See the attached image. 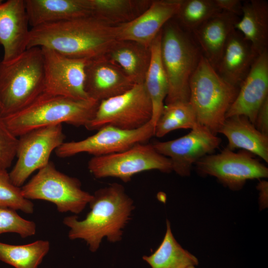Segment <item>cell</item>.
<instances>
[{
  "label": "cell",
  "mask_w": 268,
  "mask_h": 268,
  "mask_svg": "<svg viewBox=\"0 0 268 268\" xmlns=\"http://www.w3.org/2000/svg\"><path fill=\"white\" fill-rule=\"evenodd\" d=\"M117 25L88 16L31 28L27 48L54 50L68 57L92 59L105 55L117 40Z\"/></svg>",
  "instance_id": "cell-1"
},
{
  "label": "cell",
  "mask_w": 268,
  "mask_h": 268,
  "mask_svg": "<svg viewBox=\"0 0 268 268\" xmlns=\"http://www.w3.org/2000/svg\"><path fill=\"white\" fill-rule=\"evenodd\" d=\"M88 204L90 210L83 219L76 215L64 218L69 239L84 240L92 252L98 250L104 238L111 243L120 241L134 209L123 186L114 183L96 190Z\"/></svg>",
  "instance_id": "cell-2"
},
{
  "label": "cell",
  "mask_w": 268,
  "mask_h": 268,
  "mask_svg": "<svg viewBox=\"0 0 268 268\" xmlns=\"http://www.w3.org/2000/svg\"><path fill=\"white\" fill-rule=\"evenodd\" d=\"M99 104L91 98L76 100L43 92L24 108L2 118L18 137L35 129L63 123L85 127L93 118Z\"/></svg>",
  "instance_id": "cell-3"
},
{
  "label": "cell",
  "mask_w": 268,
  "mask_h": 268,
  "mask_svg": "<svg viewBox=\"0 0 268 268\" xmlns=\"http://www.w3.org/2000/svg\"><path fill=\"white\" fill-rule=\"evenodd\" d=\"M160 55L168 82L165 104L189 102L190 79L202 54L191 33L173 18L161 30Z\"/></svg>",
  "instance_id": "cell-4"
},
{
  "label": "cell",
  "mask_w": 268,
  "mask_h": 268,
  "mask_svg": "<svg viewBox=\"0 0 268 268\" xmlns=\"http://www.w3.org/2000/svg\"><path fill=\"white\" fill-rule=\"evenodd\" d=\"M41 47L27 49L8 63L0 61V115L5 117L24 108L44 92Z\"/></svg>",
  "instance_id": "cell-5"
},
{
  "label": "cell",
  "mask_w": 268,
  "mask_h": 268,
  "mask_svg": "<svg viewBox=\"0 0 268 268\" xmlns=\"http://www.w3.org/2000/svg\"><path fill=\"white\" fill-rule=\"evenodd\" d=\"M238 91L222 79L202 55L190 81L189 102L198 124L216 134Z\"/></svg>",
  "instance_id": "cell-6"
},
{
  "label": "cell",
  "mask_w": 268,
  "mask_h": 268,
  "mask_svg": "<svg viewBox=\"0 0 268 268\" xmlns=\"http://www.w3.org/2000/svg\"><path fill=\"white\" fill-rule=\"evenodd\" d=\"M21 191L27 200L46 201L55 204L60 212L76 214L84 209L92 198V194L81 188L78 179L61 172L50 161L23 185Z\"/></svg>",
  "instance_id": "cell-7"
},
{
  "label": "cell",
  "mask_w": 268,
  "mask_h": 268,
  "mask_svg": "<svg viewBox=\"0 0 268 268\" xmlns=\"http://www.w3.org/2000/svg\"><path fill=\"white\" fill-rule=\"evenodd\" d=\"M151 101L144 83L135 84L124 93L99 102L95 114L85 128L98 130L105 126L132 130L151 121Z\"/></svg>",
  "instance_id": "cell-8"
},
{
  "label": "cell",
  "mask_w": 268,
  "mask_h": 268,
  "mask_svg": "<svg viewBox=\"0 0 268 268\" xmlns=\"http://www.w3.org/2000/svg\"><path fill=\"white\" fill-rule=\"evenodd\" d=\"M90 173L97 179L113 177L124 183L139 173L156 170L172 171L170 160L158 153L152 144L139 143L124 151L93 156L88 162Z\"/></svg>",
  "instance_id": "cell-9"
},
{
  "label": "cell",
  "mask_w": 268,
  "mask_h": 268,
  "mask_svg": "<svg viewBox=\"0 0 268 268\" xmlns=\"http://www.w3.org/2000/svg\"><path fill=\"white\" fill-rule=\"evenodd\" d=\"M65 138L62 124L35 129L18 136L17 160L9 173L12 183L21 188L34 171L49 163L52 152Z\"/></svg>",
  "instance_id": "cell-10"
},
{
  "label": "cell",
  "mask_w": 268,
  "mask_h": 268,
  "mask_svg": "<svg viewBox=\"0 0 268 268\" xmlns=\"http://www.w3.org/2000/svg\"><path fill=\"white\" fill-rule=\"evenodd\" d=\"M254 155L245 150L235 152L226 148L219 153L205 156L196 164L202 175L214 177L230 190L237 191L248 180L268 177V167Z\"/></svg>",
  "instance_id": "cell-11"
},
{
  "label": "cell",
  "mask_w": 268,
  "mask_h": 268,
  "mask_svg": "<svg viewBox=\"0 0 268 268\" xmlns=\"http://www.w3.org/2000/svg\"><path fill=\"white\" fill-rule=\"evenodd\" d=\"M97 131L94 134L84 139L65 141L55 150L56 155L67 158L87 153L93 156H99L121 152L148 140L154 135L155 127L150 121L132 130L105 126Z\"/></svg>",
  "instance_id": "cell-12"
},
{
  "label": "cell",
  "mask_w": 268,
  "mask_h": 268,
  "mask_svg": "<svg viewBox=\"0 0 268 268\" xmlns=\"http://www.w3.org/2000/svg\"><path fill=\"white\" fill-rule=\"evenodd\" d=\"M41 48L44 92L76 100L89 99L84 89L85 67L88 60L70 58L50 49Z\"/></svg>",
  "instance_id": "cell-13"
},
{
  "label": "cell",
  "mask_w": 268,
  "mask_h": 268,
  "mask_svg": "<svg viewBox=\"0 0 268 268\" xmlns=\"http://www.w3.org/2000/svg\"><path fill=\"white\" fill-rule=\"evenodd\" d=\"M221 139L207 128L198 124L187 134L175 139L156 141L155 150L171 161L172 171L188 176L193 165L219 147Z\"/></svg>",
  "instance_id": "cell-14"
},
{
  "label": "cell",
  "mask_w": 268,
  "mask_h": 268,
  "mask_svg": "<svg viewBox=\"0 0 268 268\" xmlns=\"http://www.w3.org/2000/svg\"><path fill=\"white\" fill-rule=\"evenodd\" d=\"M182 0H152L141 14L118 26L117 40H130L150 47L164 26L177 14Z\"/></svg>",
  "instance_id": "cell-15"
},
{
  "label": "cell",
  "mask_w": 268,
  "mask_h": 268,
  "mask_svg": "<svg viewBox=\"0 0 268 268\" xmlns=\"http://www.w3.org/2000/svg\"><path fill=\"white\" fill-rule=\"evenodd\" d=\"M268 98V50L255 59L239 88L238 94L228 110L226 119L243 116L255 124L261 106Z\"/></svg>",
  "instance_id": "cell-16"
},
{
  "label": "cell",
  "mask_w": 268,
  "mask_h": 268,
  "mask_svg": "<svg viewBox=\"0 0 268 268\" xmlns=\"http://www.w3.org/2000/svg\"><path fill=\"white\" fill-rule=\"evenodd\" d=\"M134 85L122 69L105 55L86 63L84 89L89 98L100 102L122 94Z\"/></svg>",
  "instance_id": "cell-17"
},
{
  "label": "cell",
  "mask_w": 268,
  "mask_h": 268,
  "mask_svg": "<svg viewBox=\"0 0 268 268\" xmlns=\"http://www.w3.org/2000/svg\"><path fill=\"white\" fill-rule=\"evenodd\" d=\"M24 0H0V44L3 63L10 62L27 48L30 29Z\"/></svg>",
  "instance_id": "cell-18"
},
{
  "label": "cell",
  "mask_w": 268,
  "mask_h": 268,
  "mask_svg": "<svg viewBox=\"0 0 268 268\" xmlns=\"http://www.w3.org/2000/svg\"><path fill=\"white\" fill-rule=\"evenodd\" d=\"M239 18L221 11L191 33L202 55L215 69Z\"/></svg>",
  "instance_id": "cell-19"
},
{
  "label": "cell",
  "mask_w": 268,
  "mask_h": 268,
  "mask_svg": "<svg viewBox=\"0 0 268 268\" xmlns=\"http://www.w3.org/2000/svg\"><path fill=\"white\" fill-rule=\"evenodd\" d=\"M257 57L250 43L235 29L226 43L215 70L225 81L239 88Z\"/></svg>",
  "instance_id": "cell-20"
},
{
  "label": "cell",
  "mask_w": 268,
  "mask_h": 268,
  "mask_svg": "<svg viewBox=\"0 0 268 268\" xmlns=\"http://www.w3.org/2000/svg\"><path fill=\"white\" fill-rule=\"evenodd\" d=\"M31 28L91 16L88 0H24Z\"/></svg>",
  "instance_id": "cell-21"
},
{
  "label": "cell",
  "mask_w": 268,
  "mask_h": 268,
  "mask_svg": "<svg viewBox=\"0 0 268 268\" xmlns=\"http://www.w3.org/2000/svg\"><path fill=\"white\" fill-rule=\"evenodd\" d=\"M218 133L227 138L228 149H242L268 162V136L258 131L247 117L235 116L226 118Z\"/></svg>",
  "instance_id": "cell-22"
},
{
  "label": "cell",
  "mask_w": 268,
  "mask_h": 268,
  "mask_svg": "<svg viewBox=\"0 0 268 268\" xmlns=\"http://www.w3.org/2000/svg\"><path fill=\"white\" fill-rule=\"evenodd\" d=\"M105 56L119 66L134 84L144 83L151 60L150 47L117 40Z\"/></svg>",
  "instance_id": "cell-23"
},
{
  "label": "cell",
  "mask_w": 268,
  "mask_h": 268,
  "mask_svg": "<svg viewBox=\"0 0 268 268\" xmlns=\"http://www.w3.org/2000/svg\"><path fill=\"white\" fill-rule=\"evenodd\" d=\"M235 28L250 43L257 56L268 50V1L250 0L243 2L242 14Z\"/></svg>",
  "instance_id": "cell-24"
},
{
  "label": "cell",
  "mask_w": 268,
  "mask_h": 268,
  "mask_svg": "<svg viewBox=\"0 0 268 268\" xmlns=\"http://www.w3.org/2000/svg\"><path fill=\"white\" fill-rule=\"evenodd\" d=\"M161 31L150 45L151 60L144 84L151 101L152 118L155 127L164 107L168 92V82L160 55Z\"/></svg>",
  "instance_id": "cell-25"
},
{
  "label": "cell",
  "mask_w": 268,
  "mask_h": 268,
  "mask_svg": "<svg viewBox=\"0 0 268 268\" xmlns=\"http://www.w3.org/2000/svg\"><path fill=\"white\" fill-rule=\"evenodd\" d=\"M91 16L105 23L117 25L129 22L150 5L148 0H88Z\"/></svg>",
  "instance_id": "cell-26"
},
{
  "label": "cell",
  "mask_w": 268,
  "mask_h": 268,
  "mask_svg": "<svg viewBox=\"0 0 268 268\" xmlns=\"http://www.w3.org/2000/svg\"><path fill=\"white\" fill-rule=\"evenodd\" d=\"M142 259L151 268H187L199 264L198 259L177 241L168 219L162 242L152 254L144 256Z\"/></svg>",
  "instance_id": "cell-27"
},
{
  "label": "cell",
  "mask_w": 268,
  "mask_h": 268,
  "mask_svg": "<svg viewBox=\"0 0 268 268\" xmlns=\"http://www.w3.org/2000/svg\"><path fill=\"white\" fill-rule=\"evenodd\" d=\"M50 247L47 240H39L21 245L0 242V260L15 268H38Z\"/></svg>",
  "instance_id": "cell-28"
},
{
  "label": "cell",
  "mask_w": 268,
  "mask_h": 268,
  "mask_svg": "<svg viewBox=\"0 0 268 268\" xmlns=\"http://www.w3.org/2000/svg\"><path fill=\"white\" fill-rule=\"evenodd\" d=\"M198 124L189 102L165 104L155 126L154 135L161 137L178 129H192Z\"/></svg>",
  "instance_id": "cell-29"
},
{
  "label": "cell",
  "mask_w": 268,
  "mask_h": 268,
  "mask_svg": "<svg viewBox=\"0 0 268 268\" xmlns=\"http://www.w3.org/2000/svg\"><path fill=\"white\" fill-rule=\"evenodd\" d=\"M220 11L214 0H182L174 18L183 29L192 33Z\"/></svg>",
  "instance_id": "cell-30"
},
{
  "label": "cell",
  "mask_w": 268,
  "mask_h": 268,
  "mask_svg": "<svg viewBox=\"0 0 268 268\" xmlns=\"http://www.w3.org/2000/svg\"><path fill=\"white\" fill-rule=\"evenodd\" d=\"M0 205L16 210H19L27 214L34 211V204L23 197L21 188L11 182L6 169L0 168Z\"/></svg>",
  "instance_id": "cell-31"
},
{
  "label": "cell",
  "mask_w": 268,
  "mask_h": 268,
  "mask_svg": "<svg viewBox=\"0 0 268 268\" xmlns=\"http://www.w3.org/2000/svg\"><path fill=\"white\" fill-rule=\"evenodd\" d=\"M36 231L34 221L22 218L15 209L0 205V234L15 233L25 238L35 235Z\"/></svg>",
  "instance_id": "cell-32"
},
{
  "label": "cell",
  "mask_w": 268,
  "mask_h": 268,
  "mask_svg": "<svg viewBox=\"0 0 268 268\" xmlns=\"http://www.w3.org/2000/svg\"><path fill=\"white\" fill-rule=\"evenodd\" d=\"M18 137L9 129L0 115V168L6 169L16 157Z\"/></svg>",
  "instance_id": "cell-33"
},
{
  "label": "cell",
  "mask_w": 268,
  "mask_h": 268,
  "mask_svg": "<svg viewBox=\"0 0 268 268\" xmlns=\"http://www.w3.org/2000/svg\"><path fill=\"white\" fill-rule=\"evenodd\" d=\"M254 126L261 133L268 136V98L259 109Z\"/></svg>",
  "instance_id": "cell-34"
},
{
  "label": "cell",
  "mask_w": 268,
  "mask_h": 268,
  "mask_svg": "<svg viewBox=\"0 0 268 268\" xmlns=\"http://www.w3.org/2000/svg\"><path fill=\"white\" fill-rule=\"evenodd\" d=\"M221 11H226L240 17L242 14L243 2L239 0H214Z\"/></svg>",
  "instance_id": "cell-35"
},
{
  "label": "cell",
  "mask_w": 268,
  "mask_h": 268,
  "mask_svg": "<svg viewBox=\"0 0 268 268\" xmlns=\"http://www.w3.org/2000/svg\"><path fill=\"white\" fill-rule=\"evenodd\" d=\"M257 189L260 191V199L262 205H266L268 199V183L267 181H261L257 186Z\"/></svg>",
  "instance_id": "cell-36"
},
{
  "label": "cell",
  "mask_w": 268,
  "mask_h": 268,
  "mask_svg": "<svg viewBox=\"0 0 268 268\" xmlns=\"http://www.w3.org/2000/svg\"><path fill=\"white\" fill-rule=\"evenodd\" d=\"M187 268H196L195 267V266H191V267H188Z\"/></svg>",
  "instance_id": "cell-37"
},
{
  "label": "cell",
  "mask_w": 268,
  "mask_h": 268,
  "mask_svg": "<svg viewBox=\"0 0 268 268\" xmlns=\"http://www.w3.org/2000/svg\"><path fill=\"white\" fill-rule=\"evenodd\" d=\"M0 110H1V106H0Z\"/></svg>",
  "instance_id": "cell-38"
}]
</instances>
